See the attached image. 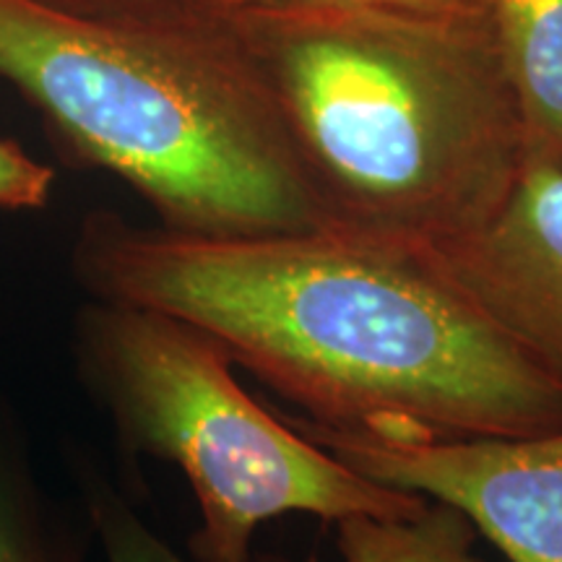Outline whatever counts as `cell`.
Masks as SVG:
<instances>
[{
	"label": "cell",
	"instance_id": "cell-2",
	"mask_svg": "<svg viewBox=\"0 0 562 562\" xmlns=\"http://www.w3.org/2000/svg\"><path fill=\"white\" fill-rule=\"evenodd\" d=\"M261 70L326 227L438 248L484 227L526 144L474 0L222 13Z\"/></svg>",
	"mask_w": 562,
	"mask_h": 562
},
{
	"label": "cell",
	"instance_id": "cell-10",
	"mask_svg": "<svg viewBox=\"0 0 562 562\" xmlns=\"http://www.w3.org/2000/svg\"><path fill=\"white\" fill-rule=\"evenodd\" d=\"M87 510L91 531L100 539L108 562H188L146 526L128 501L102 476L87 474ZM250 562H290L281 554H252Z\"/></svg>",
	"mask_w": 562,
	"mask_h": 562
},
{
	"label": "cell",
	"instance_id": "cell-9",
	"mask_svg": "<svg viewBox=\"0 0 562 562\" xmlns=\"http://www.w3.org/2000/svg\"><path fill=\"white\" fill-rule=\"evenodd\" d=\"M0 562H81L76 544L42 508L26 463L0 440Z\"/></svg>",
	"mask_w": 562,
	"mask_h": 562
},
{
	"label": "cell",
	"instance_id": "cell-12",
	"mask_svg": "<svg viewBox=\"0 0 562 562\" xmlns=\"http://www.w3.org/2000/svg\"><path fill=\"white\" fill-rule=\"evenodd\" d=\"M32 3L83 19H133L180 11L193 0H32Z\"/></svg>",
	"mask_w": 562,
	"mask_h": 562
},
{
	"label": "cell",
	"instance_id": "cell-3",
	"mask_svg": "<svg viewBox=\"0 0 562 562\" xmlns=\"http://www.w3.org/2000/svg\"><path fill=\"white\" fill-rule=\"evenodd\" d=\"M0 79L87 165L188 235L326 227L261 70L222 13L83 19L0 0Z\"/></svg>",
	"mask_w": 562,
	"mask_h": 562
},
{
	"label": "cell",
	"instance_id": "cell-1",
	"mask_svg": "<svg viewBox=\"0 0 562 562\" xmlns=\"http://www.w3.org/2000/svg\"><path fill=\"white\" fill-rule=\"evenodd\" d=\"M70 263L91 300L191 323L326 430L438 440L562 430V375L419 248L339 227L188 235L94 211Z\"/></svg>",
	"mask_w": 562,
	"mask_h": 562
},
{
	"label": "cell",
	"instance_id": "cell-13",
	"mask_svg": "<svg viewBox=\"0 0 562 562\" xmlns=\"http://www.w3.org/2000/svg\"><path fill=\"white\" fill-rule=\"evenodd\" d=\"M216 13H237L250 9H277V5H307V3H368V0H201ZM430 3V0H425Z\"/></svg>",
	"mask_w": 562,
	"mask_h": 562
},
{
	"label": "cell",
	"instance_id": "cell-6",
	"mask_svg": "<svg viewBox=\"0 0 562 562\" xmlns=\"http://www.w3.org/2000/svg\"><path fill=\"white\" fill-rule=\"evenodd\" d=\"M425 252L497 326L562 375V167L526 161L484 227Z\"/></svg>",
	"mask_w": 562,
	"mask_h": 562
},
{
	"label": "cell",
	"instance_id": "cell-5",
	"mask_svg": "<svg viewBox=\"0 0 562 562\" xmlns=\"http://www.w3.org/2000/svg\"><path fill=\"white\" fill-rule=\"evenodd\" d=\"M290 422L370 480L459 508L510 562H562V430L438 440Z\"/></svg>",
	"mask_w": 562,
	"mask_h": 562
},
{
	"label": "cell",
	"instance_id": "cell-11",
	"mask_svg": "<svg viewBox=\"0 0 562 562\" xmlns=\"http://www.w3.org/2000/svg\"><path fill=\"white\" fill-rule=\"evenodd\" d=\"M55 172L32 159L21 146L0 138V209H45L53 193Z\"/></svg>",
	"mask_w": 562,
	"mask_h": 562
},
{
	"label": "cell",
	"instance_id": "cell-7",
	"mask_svg": "<svg viewBox=\"0 0 562 562\" xmlns=\"http://www.w3.org/2000/svg\"><path fill=\"white\" fill-rule=\"evenodd\" d=\"M521 117L526 161L562 167V0H474Z\"/></svg>",
	"mask_w": 562,
	"mask_h": 562
},
{
	"label": "cell",
	"instance_id": "cell-8",
	"mask_svg": "<svg viewBox=\"0 0 562 562\" xmlns=\"http://www.w3.org/2000/svg\"><path fill=\"white\" fill-rule=\"evenodd\" d=\"M334 526L341 562H482L474 524L448 503L427 501L417 516H349Z\"/></svg>",
	"mask_w": 562,
	"mask_h": 562
},
{
	"label": "cell",
	"instance_id": "cell-4",
	"mask_svg": "<svg viewBox=\"0 0 562 562\" xmlns=\"http://www.w3.org/2000/svg\"><path fill=\"white\" fill-rule=\"evenodd\" d=\"M74 355L123 446L172 463L191 484L199 562H250L256 531L290 513L336 524L417 516L427 505L266 412L235 378L227 349L191 323L89 297L76 315Z\"/></svg>",
	"mask_w": 562,
	"mask_h": 562
}]
</instances>
